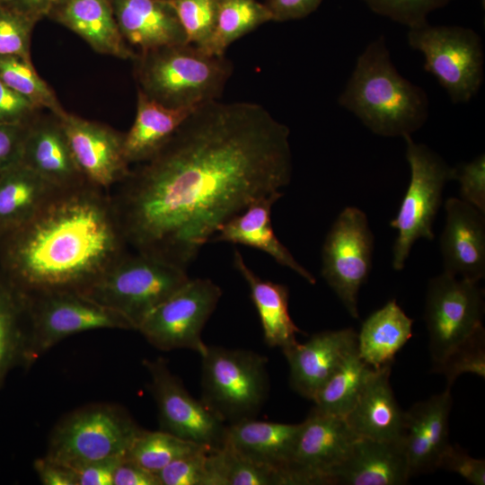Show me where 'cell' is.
<instances>
[{
	"mask_svg": "<svg viewBox=\"0 0 485 485\" xmlns=\"http://www.w3.org/2000/svg\"><path fill=\"white\" fill-rule=\"evenodd\" d=\"M290 131L263 106L205 103L110 193L128 246L182 269L218 229L292 177Z\"/></svg>",
	"mask_w": 485,
	"mask_h": 485,
	"instance_id": "6da1fadb",
	"label": "cell"
},
{
	"mask_svg": "<svg viewBox=\"0 0 485 485\" xmlns=\"http://www.w3.org/2000/svg\"><path fill=\"white\" fill-rule=\"evenodd\" d=\"M410 180L396 216L390 225L398 234L392 247V268L405 267L419 239L434 240L433 224L442 205L445 184L453 180V167L428 146L403 137Z\"/></svg>",
	"mask_w": 485,
	"mask_h": 485,
	"instance_id": "ba28073f",
	"label": "cell"
},
{
	"mask_svg": "<svg viewBox=\"0 0 485 485\" xmlns=\"http://www.w3.org/2000/svg\"><path fill=\"white\" fill-rule=\"evenodd\" d=\"M338 102L371 132L390 137L416 132L429 112L426 92L399 73L383 36L357 57Z\"/></svg>",
	"mask_w": 485,
	"mask_h": 485,
	"instance_id": "3957f363",
	"label": "cell"
},
{
	"mask_svg": "<svg viewBox=\"0 0 485 485\" xmlns=\"http://www.w3.org/2000/svg\"><path fill=\"white\" fill-rule=\"evenodd\" d=\"M221 295L211 279L189 278L145 318L137 331L159 350L187 348L201 357L207 349L201 333Z\"/></svg>",
	"mask_w": 485,
	"mask_h": 485,
	"instance_id": "4fadbf2b",
	"label": "cell"
},
{
	"mask_svg": "<svg viewBox=\"0 0 485 485\" xmlns=\"http://www.w3.org/2000/svg\"><path fill=\"white\" fill-rule=\"evenodd\" d=\"M195 109H172L137 91V112L124 136L125 155L131 165L152 158Z\"/></svg>",
	"mask_w": 485,
	"mask_h": 485,
	"instance_id": "83f0119b",
	"label": "cell"
},
{
	"mask_svg": "<svg viewBox=\"0 0 485 485\" xmlns=\"http://www.w3.org/2000/svg\"><path fill=\"white\" fill-rule=\"evenodd\" d=\"M201 446L205 445L180 438L163 430L149 431L141 428L125 457L156 473L172 461Z\"/></svg>",
	"mask_w": 485,
	"mask_h": 485,
	"instance_id": "e575fe53",
	"label": "cell"
},
{
	"mask_svg": "<svg viewBox=\"0 0 485 485\" xmlns=\"http://www.w3.org/2000/svg\"><path fill=\"white\" fill-rule=\"evenodd\" d=\"M168 1V0H167Z\"/></svg>",
	"mask_w": 485,
	"mask_h": 485,
	"instance_id": "db71d44e",
	"label": "cell"
},
{
	"mask_svg": "<svg viewBox=\"0 0 485 485\" xmlns=\"http://www.w3.org/2000/svg\"><path fill=\"white\" fill-rule=\"evenodd\" d=\"M412 323L395 299L387 302L363 322L357 334L359 356L375 369L392 365L396 353L412 335Z\"/></svg>",
	"mask_w": 485,
	"mask_h": 485,
	"instance_id": "f546056e",
	"label": "cell"
},
{
	"mask_svg": "<svg viewBox=\"0 0 485 485\" xmlns=\"http://www.w3.org/2000/svg\"><path fill=\"white\" fill-rule=\"evenodd\" d=\"M113 485H160L155 473L124 457L118 464Z\"/></svg>",
	"mask_w": 485,
	"mask_h": 485,
	"instance_id": "681fc988",
	"label": "cell"
},
{
	"mask_svg": "<svg viewBox=\"0 0 485 485\" xmlns=\"http://www.w3.org/2000/svg\"><path fill=\"white\" fill-rule=\"evenodd\" d=\"M409 46L421 53L424 69L431 74L454 104L476 96L484 79V51L480 35L459 25L410 28Z\"/></svg>",
	"mask_w": 485,
	"mask_h": 485,
	"instance_id": "9c48e42d",
	"label": "cell"
},
{
	"mask_svg": "<svg viewBox=\"0 0 485 485\" xmlns=\"http://www.w3.org/2000/svg\"><path fill=\"white\" fill-rule=\"evenodd\" d=\"M57 0H2L3 5L27 15L36 21L47 17L52 5Z\"/></svg>",
	"mask_w": 485,
	"mask_h": 485,
	"instance_id": "f907efd6",
	"label": "cell"
},
{
	"mask_svg": "<svg viewBox=\"0 0 485 485\" xmlns=\"http://www.w3.org/2000/svg\"><path fill=\"white\" fill-rule=\"evenodd\" d=\"M453 0H363L375 13L410 28L428 22L432 12Z\"/></svg>",
	"mask_w": 485,
	"mask_h": 485,
	"instance_id": "ab89813d",
	"label": "cell"
},
{
	"mask_svg": "<svg viewBox=\"0 0 485 485\" xmlns=\"http://www.w3.org/2000/svg\"><path fill=\"white\" fill-rule=\"evenodd\" d=\"M33 469L41 484L77 485L76 476L73 469L45 455L33 462Z\"/></svg>",
	"mask_w": 485,
	"mask_h": 485,
	"instance_id": "c3c4849f",
	"label": "cell"
},
{
	"mask_svg": "<svg viewBox=\"0 0 485 485\" xmlns=\"http://www.w3.org/2000/svg\"><path fill=\"white\" fill-rule=\"evenodd\" d=\"M73 157L85 181L109 191L129 173L124 136L111 127L66 110L58 116Z\"/></svg>",
	"mask_w": 485,
	"mask_h": 485,
	"instance_id": "2e32d148",
	"label": "cell"
},
{
	"mask_svg": "<svg viewBox=\"0 0 485 485\" xmlns=\"http://www.w3.org/2000/svg\"><path fill=\"white\" fill-rule=\"evenodd\" d=\"M211 449L201 446L156 472L160 485H217Z\"/></svg>",
	"mask_w": 485,
	"mask_h": 485,
	"instance_id": "74e56055",
	"label": "cell"
},
{
	"mask_svg": "<svg viewBox=\"0 0 485 485\" xmlns=\"http://www.w3.org/2000/svg\"><path fill=\"white\" fill-rule=\"evenodd\" d=\"M211 461L217 485H284L278 472L225 445L211 451Z\"/></svg>",
	"mask_w": 485,
	"mask_h": 485,
	"instance_id": "d590c367",
	"label": "cell"
},
{
	"mask_svg": "<svg viewBox=\"0 0 485 485\" xmlns=\"http://www.w3.org/2000/svg\"><path fill=\"white\" fill-rule=\"evenodd\" d=\"M27 127L0 123V174L21 163Z\"/></svg>",
	"mask_w": 485,
	"mask_h": 485,
	"instance_id": "f6af8a7d",
	"label": "cell"
},
{
	"mask_svg": "<svg viewBox=\"0 0 485 485\" xmlns=\"http://www.w3.org/2000/svg\"><path fill=\"white\" fill-rule=\"evenodd\" d=\"M42 110L0 80V123L27 125Z\"/></svg>",
	"mask_w": 485,
	"mask_h": 485,
	"instance_id": "ee69618b",
	"label": "cell"
},
{
	"mask_svg": "<svg viewBox=\"0 0 485 485\" xmlns=\"http://www.w3.org/2000/svg\"><path fill=\"white\" fill-rule=\"evenodd\" d=\"M140 429L128 410L118 404H86L56 423L45 456L71 469L123 457Z\"/></svg>",
	"mask_w": 485,
	"mask_h": 485,
	"instance_id": "8992f818",
	"label": "cell"
},
{
	"mask_svg": "<svg viewBox=\"0 0 485 485\" xmlns=\"http://www.w3.org/2000/svg\"><path fill=\"white\" fill-rule=\"evenodd\" d=\"M443 374L448 388L463 374L485 376V331L483 326L460 343L441 364L433 368Z\"/></svg>",
	"mask_w": 485,
	"mask_h": 485,
	"instance_id": "f35d334b",
	"label": "cell"
},
{
	"mask_svg": "<svg viewBox=\"0 0 485 485\" xmlns=\"http://www.w3.org/2000/svg\"><path fill=\"white\" fill-rule=\"evenodd\" d=\"M24 297L30 324L25 369L71 335L101 329L134 331L119 313L83 293L62 291Z\"/></svg>",
	"mask_w": 485,
	"mask_h": 485,
	"instance_id": "30bf717a",
	"label": "cell"
},
{
	"mask_svg": "<svg viewBox=\"0 0 485 485\" xmlns=\"http://www.w3.org/2000/svg\"><path fill=\"white\" fill-rule=\"evenodd\" d=\"M125 42L136 53L186 43L178 15L167 0H111Z\"/></svg>",
	"mask_w": 485,
	"mask_h": 485,
	"instance_id": "44dd1931",
	"label": "cell"
},
{
	"mask_svg": "<svg viewBox=\"0 0 485 485\" xmlns=\"http://www.w3.org/2000/svg\"><path fill=\"white\" fill-rule=\"evenodd\" d=\"M0 80L41 110L57 116L66 111L52 88L38 75L31 60L0 55Z\"/></svg>",
	"mask_w": 485,
	"mask_h": 485,
	"instance_id": "836d02e7",
	"label": "cell"
},
{
	"mask_svg": "<svg viewBox=\"0 0 485 485\" xmlns=\"http://www.w3.org/2000/svg\"><path fill=\"white\" fill-rule=\"evenodd\" d=\"M189 278L185 269L128 251L83 294L119 313L137 331L145 318Z\"/></svg>",
	"mask_w": 485,
	"mask_h": 485,
	"instance_id": "5b68a950",
	"label": "cell"
},
{
	"mask_svg": "<svg viewBox=\"0 0 485 485\" xmlns=\"http://www.w3.org/2000/svg\"><path fill=\"white\" fill-rule=\"evenodd\" d=\"M375 370L361 358L357 348L353 350L319 389L313 409L345 418Z\"/></svg>",
	"mask_w": 485,
	"mask_h": 485,
	"instance_id": "1f68e13d",
	"label": "cell"
},
{
	"mask_svg": "<svg viewBox=\"0 0 485 485\" xmlns=\"http://www.w3.org/2000/svg\"><path fill=\"white\" fill-rule=\"evenodd\" d=\"M201 358L202 401L225 424L254 419L269 389L266 357L251 350L207 346Z\"/></svg>",
	"mask_w": 485,
	"mask_h": 485,
	"instance_id": "52a82bcc",
	"label": "cell"
},
{
	"mask_svg": "<svg viewBox=\"0 0 485 485\" xmlns=\"http://www.w3.org/2000/svg\"><path fill=\"white\" fill-rule=\"evenodd\" d=\"M322 0H266L273 22L303 19L313 13Z\"/></svg>",
	"mask_w": 485,
	"mask_h": 485,
	"instance_id": "7dc6e473",
	"label": "cell"
},
{
	"mask_svg": "<svg viewBox=\"0 0 485 485\" xmlns=\"http://www.w3.org/2000/svg\"><path fill=\"white\" fill-rule=\"evenodd\" d=\"M124 457L93 461L73 469L77 485H113L115 470Z\"/></svg>",
	"mask_w": 485,
	"mask_h": 485,
	"instance_id": "bcb514c9",
	"label": "cell"
},
{
	"mask_svg": "<svg viewBox=\"0 0 485 485\" xmlns=\"http://www.w3.org/2000/svg\"><path fill=\"white\" fill-rule=\"evenodd\" d=\"M357 438L344 418L312 409L300 423L286 485L331 484L332 472Z\"/></svg>",
	"mask_w": 485,
	"mask_h": 485,
	"instance_id": "9a60e30c",
	"label": "cell"
},
{
	"mask_svg": "<svg viewBox=\"0 0 485 485\" xmlns=\"http://www.w3.org/2000/svg\"><path fill=\"white\" fill-rule=\"evenodd\" d=\"M21 163L60 190L87 183L73 157L57 115L40 112L28 124Z\"/></svg>",
	"mask_w": 485,
	"mask_h": 485,
	"instance_id": "ffe728a7",
	"label": "cell"
},
{
	"mask_svg": "<svg viewBox=\"0 0 485 485\" xmlns=\"http://www.w3.org/2000/svg\"><path fill=\"white\" fill-rule=\"evenodd\" d=\"M374 239L366 213L347 207L333 222L322 249L321 274L356 319L359 290L372 268Z\"/></svg>",
	"mask_w": 485,
	"mask_h": 485,
	"instance_id": "8fae6325",
	"label": "cell"
},
{
	"mask_svg": "<svg viewBox=\"0 0 485 485\" xmlns=\"http://www.w3.org/2000/svg\"><path fill=\"white\" fill-rule=\"evenodd\" d=\"M269 22L273 20L265 3L219 0L216 25L207 52L224 56L233 42Z\"/></svg>",
	"mask_w": 485,
	"mask_h": 485,
	"instance_id": "d6a6232c",
	"label": "cell"
},
{
	"mask_svg": "<svg viewBox=\"0 0 485 485\" xmlns=\"http://www.w3.org/2000/svg\"><path fill=\"white\" fill-rule=\"evenodd\" d=\"M173 6L187 43L207 52L217 20L219 0H168Z\"/></svg>",
	"mask_w": 485,
	"mask_h": 485,
	"instance_id": "8d00e7d4",
	"label": "cell"
},
{
	"mask_svg": "<svg viewBox=\"0 0 485 485\" xmlns=\"http://www.w3.org/2000/svg\"><path fill=\"white\" fill-rule=\"evenodd\" d=\"M144 366L150 376L160 430L211 449L221 448L227 425L202 401L189 393L164 358L146 359Z\"/></svg>",
	"mask_w": 485,
	"mask_h": 485,
	"instance_id": "5bb4252c",
	"label": "cell"
},
{
	"mask_svg": "<svg viewBox=\"0 0 485 485\" xmlns=\"http://www.w3.org/2000/svg\"><path fill=\"white\" fill-rule=\"evenodd\" d=\"M438 468L456 472L474 485L485 484V461L470 456L459 445L447 446L440 457Z\"/></svg>",
	"mask_w": 485,
	"mask_h": 485,
	"instance_id": "7bdbcfd3",
	"label": "cell"
},
{
	"mask_svg": "<svg viewBox=\"0 0 485 485\" xmlns=\"http://www.w3.org/2000/svg\"><path fill=\"white\" fill-rule=\"evenodd\" d=\"M453 180L459 182L461 199L485 213V155L453 167Z\"/></svg>",
	"mask_w": 485,
	"mask_h": 485,
	"instance_id": "b9f144b4",
	"label": "cell"
},
{
	"mask_svg": "<svg viewBox=\"0 0 485 485\" xmlns=\"http://www.w3.org/2000/svg\"><path fill=\"white\" fill-rule=\"evenodd\" d=\"M450 390L446 387L443 392L416 402L405 411L401 441L410 477L437 469L441 455L450 445Z\"/></svg>",
	"mask_w": 485,
	"mask_h": 485,
	"instance_id": "ac0fdd59",
	"label": "cell"
},
{
	"mask_svg": "<svg viewBox=\"0 0 485 485\" xmlns=\"http://www.w3.org/2000/svg\"><path fill=\"white\" fill-rule=\"evenodd\" d=\"M282 196L281 191H276L255 199L242 212L225 222L212 241L238 243L258 249L313 285L316 283L315 278L294 258L274 233L271 208Z\"/></svg>",
	"mask_w": 485,
	"mask_h": 485,
	"instance_id": "cb8c5ba5",
	"label": "cell"
},
{
	"mask_svg": "<svg viewBox=\"0 0 485 485\" xmlns=\"http://www.w3.org/2000/svg\"><path fill=\"white\" fill-rule=\"evenodd\" d=\"M484 292L478 282L443 272L427 287L424 320L433 368L482 325Z\"/></svg>",
	"mask_w": 485,
	"mask_h": 485,
	"instance_id": "7c38bea8",
	"label": "cell"
},
{
	"mask_svg": "<svg viewBox=\"0 0 485 485\" xmlns=\"http://www.w3.org/2000/svg\"><path fill=\"white\" fill-rule=\"evenodd\" d=\"M30 324L27 302L0 271V389L15 367H26Z\"/></svg>",
	"mask_w": 485,
	"mask_h": 485,
	"instance_id": "4dcf8cb0",
	"label": "cell"
},
{
	"mask_svg": "<svg viewBox=\"0 0 485 485\" xmlns=\"http://www.w3.org/2000/svg\"><path fill=\"white\" fill-rule=\"evenodd\" d=\"M2 4V0H0V4Z\"/></svg>",
	"mask_w": 485,
	"mask_h": 485,
	"instance_id": "f5cc1de1",
	"label": "cell"
},
{
	"mask_svg": "<svg viewBox=\"0 0 485 485\" xmlns=\"http://www.w3.org/2000/svg\"><path fill=\"white\" fill-rule=\"evenodd\" d=\"M410 478L401 439L358 437L345 460L332 472L331 484L403 485Z\"/></svg>",
	"mask_w": 485,
	"mask_h": 485,
	"instance_id": "7402d4cb",
	"label": "cell"
},
{
	"mask_svg": "<svg viewBox=\"0 0 485 485\" xmlns=\"http://www.w3.org/2000/svg\"><path fill=\"white\" fill-rule=\"evenodd\" d=\"M234 264L250 288L267 345L284 351L298 343L296 334L303 331L295 324L288 311V287L260 278L247 266L238 251H234Z\"/></svg>",
	"mask_w": 485,
	"mask_h": 485,
	"instance_id": "4316f807",
	"label": "cell"
},
{
	"mask_svg": "<svg viewBox=\"0 0 485 485\" xmlns=\"http://www.w3.org/2000/svg\"><path fill=\"white\" fill-rule=\"evenodd\" d=\"M38 21L0 4V55L31 57V41Z\"/></svg>",
	"mask_w": 485,
	"mask_h": 485,
	"instance_id": "60d3db41",
	"label": "cell"
},
{
	"mask_svg": "<svg viewBox=\"0 0 485 485\" xmlns=\"http://www.w3.org/2000/svg\"><path fill=\"white\" fill-rule=\"evenodd\" d=\"M481 4H482V6L484 7L485 0H481Z\"/></svg>",
	"mask_w": 485,
	"mask_h": 485,
	"instance_id": "816d5d0a",
	"label": "cell"
},
{
	"mask_svg": "<svg viewBox=\"0 0 485 485\" xmlns=\"http://www.w3.org/2000/svg\"><path fill=\"white\" fill-rule=\"evenodd\" d=\"M392 365L377 368L344 418L357 437L401 440L405 411L399 406L389 377Z\"/></svg>",
	"mask_w": 485,
	"mask_h": 485,
	"instance_id": "d4e9b609",
	"label": "cell"
},
{
	"mask_svg": "<svg viewBox=\"0 0 485 485\" xmlns=\"http://www.w3.org/2000/svg\"><path fill=\"white\" fill-rule=\"evenodd\" d=\"M439 247L444 272L479 282L485 277V213L457 198L445 204Z\"/></svg>",
	"mask_w": 485,
	"mask_h": 485,
	"instance_id": "e0dca14e",
	"label": "cell"
},
{
	"mask_svg": "<svg viewBox=\"0 0 485 485\" xmlns=\"http://www.w3.org/2000/svg\"><path fill=\"white\" fill-rule=\"evenodd\" d=\"M47 17L77 34L99 54L131 60L137 56L120 34L111 0H57Z\"/></svg>",
	"mask_w": 485,
	"mask_h": 485,
	"instance_id": "603a6c76",
	"label": "cell"
},
{
	"mask_svg": "<svg viewBox=\"0 0 485 485\" xmlns=\"http://www.w3.org/2000/svg\"><path fill=\"white\" fill-rule=\"evenodd\" d=\"M357 348V333L351 328L324 331L306 342L282 351L289 365L291 387L312 400L344 358Z\"/></svg>",
	"mask_w": 485,
	"mask_h": 485,
	"instance_id": "d6986e66",
	"label": "cell"
},
{
	"mask_svg": "<svg viewBox=\"0 0 485 485\" xmlns=\"http://www.w3.org/2000/svg\"><path fill=\"white\" fill-rule=\"evenodd\" d=\"M59 190L22 163L0 174V236L24 225Z\"/></svg>",
	"mask_w": 485,
	"mask_h": 485,
	"instance_id": "f1b7e54d",
	"label": "cell"
},
{
	"mask_svg": "<svg viewBox=\"0 0 485 485\" xmlns=\"http://www.w3.org/2000/svg\"><path fill=\"white\" fill-rule=\"evenodd\" d=\"M133 61L137 91L172 109L218 100L233 73L225 55L187 42L137 52Z\"/></svg>",
	"mask_w": 485,
	"mask_h": 485,
	"instance_id": "277c9868",
	"label": "cell"
},
{
	"mask_svg": "<svg viewBox=\"0 0 485 485\" xmlns=\"http://www.w3.org/2000/svg\"><path fill=\"white\" fill-rule=\"evenodd\" d=\"M299 428L300 423L243 419L226 426L223 445L258 464L276 471L286 485V470Z\"/></svg>",
	"mask_w": 485,
	"mask_h": 485,
	"instance_id": "484cf974",
	"label": "cell"
},
{
	"mask_svg": "<svg viewBox=\"0 0 485 485\" xmlns=\"http://www.w3.org/2000/svg\"><path fill=\"white\" fill-rule=\"evenodd\" d=\"M128 247L110 192L84 183L0 236V271L26 297L84 293Z\"/></svg>",
	"mask_w": 485,
	"mask_h": 485,
	"instance_id": "7a4b0ae2",
	"label": "cell"
}]
</instances>
